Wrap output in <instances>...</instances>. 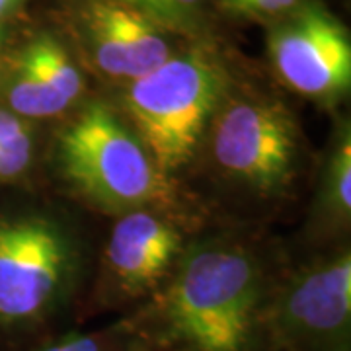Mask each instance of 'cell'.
<instances>
[{
    "label": "cell",
    "mask_w": 351,
    "mask_h": 351,
    "mask_svg": "<svg viewBox=\"0 0 351 351\" xmlns=\"http://www.w3.org/2000/svg\"><path fill=\"white\" fill-rule=\"evenodd\" d=\"M217 184L256 203L289 199L306 170V143L295 113L276 94L232 76L201 145Z\"/></svg>",
    "instance_id": "3957f363"
},
{
    "label": "cell",
    "mask_w": 351,
    "mask_h": 351,
    "mask_svg": "<svg viewBox=\"0 0 351 351\" xmlns=\"http://www.w3.org/2000/svg\"><path fill=\"white\" fill-rule=\"evenodd\" d=\"M186 39L203 38L209 0H119Z\"/></svg>",
    "instance_id": "4fadbf2b"
},
{
    "label": "cell",
    "mask_w": 351,
    "mask_h": 351,
    "mask_svg": "<svg viewBox=\"0 0 351 351\" xmlns=\"http://www.w3.org/2000/svg\"><path fill=\"white\" fill-rule=\"evenodd\" d=\"M53 166L66 189L104 213L160 209L188 217L176 178L166 176L117 108L82 101L53 141Z\"/></svg>",
    "instance_id": "7a4b0ae2"
},
{
    "label": "cell",
    "mask_w": 351,
    "mask_h": 351,
    "mask_svg": "<svg viewBox=\"0 0 351 351\" xmlns=\"http://www.w3.org/2000/svg\"><path fill=\"white\" fill-rule=\"evenodd\" d=\"M277 274L250 234L203 237L127 320L145 351H263V313Z\"/></svg>",
    "instance_id": "6da1fadb"
},
{
    "label": "cell",
    "mask_w": 351,
    "mask_h": 351,
    "mask_svg": "<svg viewBox=\"0 0 351 351\" xmlns=\"http://www.w3.org/2000/svg\"><path fill=\"white\" fill-rule=\"evenodd\" d=\"M10 51H8V38H6V25L0 24V76L4 73V66L8 63Z\"/></svg>",
    "instance_id": "2e32d148"
},
{
    "label": "cell",
    "mask_w": 351,
    "mask_h": 351,
    "mask_svg": "<svg viewBox=\"0 0 351 351\" xmlns=\"http://www.w3.org/2000/svg\"><path fill=\"white\" fill-rule=\"evenodd\" d=\"M38 160L36 123L0 104V184L24 180Z\"/></svg>",
    "instance_id": "7c38bea8"
},
{
    "label": "cell",
    "mask_w": 351,
    "mask_h": 351,
    "mask_svg": "<svg viewBox=\"0 0 351 351\" xmlns=\"http://www.w3.org/2000/svg\"><path fill=\"white\" fill-rule=\"evenodd\" d=\"M267 57L277 78L306 100L334 106L350 92V34L318 2L302 0L269 24Z\"/></svg>",
    "instance_id": "52a82bcc"
},
{
    "label": "cell",
    "mask_w": 351,
    "mask_h": 351,
    "mask_svg": "<svg viewBox=\"0 0 351 351\" xmlns=\"http://www.w3.org/2000/svg\"><path fill=\"white\" fill-rule=\"evenodd\" d=\"M188 221L160 209L117 215L100 258L96 297L104 306L145 302L184 254Z\"/></svg>",
    "instance_id": "ba28073f"
},
{
    "label": "cell",
    "mask_w": 351,
    "mask_h": 351,
    "mask_svg": "<svg viewBox=\"0 0 351 351\" xmlns=\"http://www.w3.org/2000/svg\"><path fill=\"white\" fill-rule=\"evenodd\" d=\"M34 351H145L127 318L96 332H71Z\"/></svg>",
    "instance_id": "5bb4252c"
},
{
    "label": "cell",
    "mask_w": 351,
    "mask_h": 351,
    "mask_svg": "<svg viewBox=\"0 0 351 351\" xmlns=\"http://www.w3.org/2000/svg\"><path fill=\"white\" fill-rule=\"evenodd\" d=\"M350 334L348 244L277 274L263 313V351H350Z\"/></svg>",
    "instance_id": "8992f818"
},
{
    "label": "cell",
    "mask_w": 351,
    "mask_h": 351,
    "mask_svg": "<svg viewBox=\"0 0 351 351\" xmlns=\"http://www.w3.org/2000/svg\"><path fill=\"white\" fill-rule=\"evenodd\" d=\"M25 0H0V24H6V18L14 14Z\"/></svg>",
    "instance_id": "e0dca14e"
},
{
    "label": "cell",
    "mask_w": 351,
    "mask_h": 351,
    "mask_svg": "<svg viewBox=\"0 0 351 351\" xmlns=\"http://www.w3.org/2000/svg\"><path fill=\"white\" fill-rule=\"evenodd\" d=\"M232 76L225 57L211 43L191 39L151 73L121 84L113 106L158 168L178 180L197 160Z\"/></svg>",
    "instance_id": "277c9868"
},
{
    "label": "cell",
    "mask_w": 351,
    "mask_h": 351,
    "mask_svg": "<svg viewBox=\"0 0 351 351\" xmlns=\"http://www.w3.org/2000/svg\"><path fill=\"white\" fill-rule=\"evenodd\" d=\"M86 76L75 53L51 32H39L8 57L0 76L2 106L32 123L66 117L84 101Z\"/></svg>",
    "instance_id": "30bf717a"
},
{
    "label": "cell",
    "mask_w": 351,
    "mask_h": 351,
    "mask_svg": "<svg viewBox=\"0 0 351 351\" xmlns=\"http://www.w3.org/2000/svg\"><path fill=\"white\" fill-rule=\"evenodd\" d=\"M230 12L274 24L279 18L287 16L291 10H295L302 0H221Z\"/></svg>",
    "instance_id": "9a60e30c"
},
{
    "label": "cell",
    "mask_w": 351,
    "mask_h": 351,
    "mask_svg": "<svg viewBox=\"0 0 351 351\" xmlns=\"http://www.w3.org/2000/svg\"><path fill=\"white\" fill-rule=\"evenodd\" d=\"M351 221V125L339 119L316 176L311 234L313 239L334 242L348 234Z\"/></svg>",
    "instance_id": "8fae6325"
},
{
    "label": "cell",
    "mask_w": 351,
    "mask_h": 351,
    "mask_svg": "<svg viewBox=\"0 0 351 351\" xmlns=\"http://www.w3.org/2000/svg\"><path fill=\"white\" fill-rule=\"evenodd\" d=\"M82 250L75 230L36 209L0 211V330L29 334L75 297Z\"/></svg>",
    "instance_id": "5b68a950"
},
{
    "label": "cell",
    "mask_w": 351,
    "mask_h": 351,
    "mask_svg": "<svg viewBox=\"0 0 351 351\" xmlns=\"http://www.w3.org/2000/svg\"><path fill=\"white\" fill-rule=\"evenodd\" d=\"M69 27L86 66L117 86L151 73L186 43L119 0H75Z\"/></svg>",
    "instance_id": "9c48e42d"
}]
</instances>
